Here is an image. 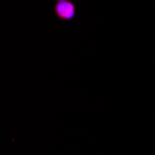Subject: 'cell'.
<instances>
[{"instance_id":"1","label":"cell","mask_w":155,"mask_h":155,"mask_svg":"<svg viewBox=\"0 0 155 155\" xmlns=\"http://www.w3.org/2000/svg\"><path fill=\"white\" fill-rule=\"evenodd\" d=\"M54 12L60 20L71 21L76 15V7L75 4L70 0H60L56 1Z\"/></svg>"}]
</instances>
